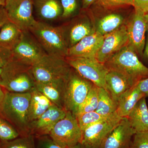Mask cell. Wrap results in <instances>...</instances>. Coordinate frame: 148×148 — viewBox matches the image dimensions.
<instances>
[{
    "mask_svg": "<svg viewBox=\"0 0 148 148\" xmlns=\"http://www.w3.org/2000/svg\"><path fill=\"white\" fill-rule=\"evenodd\" d=\"M124 18L121 14L110 13L100 18L95 29L96 32L104 36L118 29L124 24Z\"/></svg>",
    "mask_w": 148,
    "mask_h": 148,
    "instance_id": "d4e9b609",
    "label": "cell"
},
{
    "mask_svg": "<svg viewBox=\"0 0 148 148\" xmlns=\"http://www.w3.org/2000/svg\"><path fill=\"white\" fill-rule=\"evenodd\" d=\"M67 112L52 105L44 113L30 124V134L35 137L49 135L56 124L64 118Z\"/></svg>",
    "mask_w": 148,
    "mask_h": 148,
    "instance_id": "5bb4252c",
    "label": "cell"
},
{
    "mask_svg": "<svg viewBox=\"0 0 148 148\" xmlns=\"http://www.w3.org/2000/svg\"><path fill=\"white\" fill-rule=\"evenodd\" d=\"M97 2L101 6L106 8L122 5H134L133 0H97Z\"/></svg>",
    "mask_w": 148,
    "mask_h": 148,
    "instance_id": "836d02e7",
    "label": "cell"
},
{
    "mask_svg": "<svg viewBox=\"0 0 148 148\" xmlns=\"http://www.w3.org/2000/svg\"><path fill=\"white\" fill-rule=\"evenodd\" d=\"M130 148H148V130L136 132L132 138Z\"/></svg>",
    "mask_w": 148,
    "mask_h": 148,
    "instance_id": "1f68e13d",
    "label": "cell"
},
{
    "mask_svg": "<svg viewBox=\"0 0 148 148\" xmlns=\"http://www.w3.org/2000/svg\"><path fill=\"white\" fill-rule=\"evenodd\" d=\"M9 21L4 6H0V31L3 26Z\"/></svg>",
    "mask_w": 148,
    "mask_h": 148,
    "instance_id": "74e56055",
    "label": "cell"
},
{
    "mask_svg": "<svg viewBox=\"0 0 148 148\" xmlns=\"http://www.w3.org/2000/svg\"><path fill=\"white\" fill-rule=\"evenodd\" d=\"M12 51L0 46V68H3L13 58Z\"/></svg>",
    "mask_w": 148,
    "mask_h": 148,
    "instance_id": "e575fe53",
    "label": "cell"
},
{
    "mask_svg": "<svg viewBox=\"0 0 148 148\" xmlns=\"http://www.w3.org/2000/svg\"><path fill=\"white\" fill-rule=\"evenodd\" d=\"M49 135L59 145L69 148L81 143L82 130L77 117L67 112L65 116L56 124Z\"/></svg>",
    "mask_w": 148,
    "mask_h": 148,
    "instance_id": "52a82bcc",
    "label": "cell"
},
{
    "mask_svg": "<svg viewBox=\"0 0 148 148\" xmlns=\"http://www.w3.org/2000/svg\"><path fill=\"white\" fill-rule=\"evenodd\" d=\"M66 80L48 83L36 82V88L46 96L53 105L64 109Z\"/></svg>",
    "mask_w": 148,
    "mask_h": 148,
    "instance_id": "ffe728a7",
    "label": "cell"
},
{
    "mask_svg": "<svg viewBox=\"0 0 148 148\" xmlns=\"http://www.w3.org/2000/svg\"><path fill=\"white\" fill-rule=\"evenodd\" d=\"M128 35L126 24L104 36L103 44L96 56L99 62L105 64L114 54L127 45Z\"/></svg>",
    "mask_w": 148,
    "mask_h": 148,
    "instance_id": "4fadbf2b",
    "label": "cell"
},
{
    "mask_svg": "<svg viewBox=\"0 0 148 148\" xmlns=\"http://www.w3.org/2000/svg\"><path fill=\"white\" fill-rule=\"evenodd\" d=\"M112 114L106 116L100 114L95 111L79 115L77 116V118L79 127L82 131L87 127L108 119Z\"/></svg>",
    "mask_w": 148,
    "mask_h": 148,
    "instance_id": "4316f807",
    "label": "cell"
},
{
    "mask_svg": "<svg viewBox=\"0 0 148 148\" xmlns=\"http://www.w3.org/2000/svg\"><path fill=\"white\" fill-rule=\"evenodd\" d=\"M93 84L71 68L66 82L64 109L77 116L78 111Z\"/></svg>",
    "mask_w": 148,
    "mask_h": 148,
    "instance_id": "8992f818",
    "label": "cell"
},
{
    "mask_svg": "<svg viewBox=\"0 0 148 148\" xmlns=\"http://www.w3.org/2000/svg\"><path fill=\"white\" fill-rule=\"evenodd\" d=\"M34 7L38 16L44 22L56 21L63 14L60 0H34Z\"/></svg>",
    "mask_w": 148,
    "mask_h": 148,
    "instance_id": "d6986e66",
    "label": "cell"
},
{
    "mask_svg": "<svg viewBox=\"0 0 148 148\" xmlns=\"http://www.w3.org/2000/svg\"><path fill=\"white\" fill-rule=\"evenodd\" d=\"M36 148H64L53 141L49 135L35 137Z\"/></svg>",
    "mask_w": 148,
    "mask_h": 148,
    "instance_id": "d6a6232c",
    "label": "cell"
},
{
    "mask_svg": "<svg viewBox=\"0 0 148 148\" xmlns=\"http://www.w3.org/2000/svg\"><path fill=\"white\" fill-rule=\"evenodd\" d=\"M0 86L9 92H32L36 89L32 66L23 64L13 57L3 68Z\"/></svg>",
    "mask_w": 148,
    "mask_h": 148,
    "instance_id": "7a4b0ae2",
    "label": "cell"
},
{
    "mask_svg": "<svg viewBox=\"0 0 148 148\" xmlns=\"http://www.w3.org/2000/svg\"><path fill=\"white\" fill-rule=\"evenodd\" d=\"M131 48L125 46L104 64L108 69L120 72L134 85L148 77V68L140 61Z\"/></svg>",
    "mask_w": 148,
    "mask_h": 148,
    "instance_id": "277c9868",
    "label": "cell"
},
{
    "mask_svg": "<svg viewBox=\"0 0 148 148\" xmlns=\"http://www.w3.org/2000/svg\"><path fill=\"white\" fill-rule=\"evenodd\" d=\"M136 85L139 90L146 97H148V77L141 80Z\"/></svg>",
    "mask_w": 148,
    "mask_h": 148,
    "instance_id": "8d00e7d4",
    "label": "cell"
},
{
    "mask_svg": "<svg viewBox=\"0 0 148 148\" xmlns=\"http://www.w3.org/2000/svg\"><path fill=\"white\" fill-rule=\"evenodd\" d=\"M127 118L136 132L148 131V107L146 97H143L138 101Z\"/></svg>",
    "mask_w": 148,
    "mask_h": 148,
    "instance_id": "44dd1931",
    "label": "cell"
},
{
    "mask_svg": "<svg viewBox=\"0 0 148 148\" xmlns=\"http://www.w3.org/2000/svg\"><path fill=\"white\" fill-rule=\"evenodd\" d=\"M136 132L127 117L123 118L107 136L101 148H130Z\"/></svg>",
    "mask_w": 148,
    "mask_h": 148,
    "instance_id": "9a60e30c",
    "label": "cell"
},
{
    "mask_svg": "<svg viewBox=\"0 0 148 148\" xmlns=\"http://www.w3.org/2000/svg\"><path fill=\"white\" fill-rule=\"evenodd\" d=\"M29 32L49 55L66 58L69 47L62 26L54 27L47 22L36 21Z\"/></svg>",
    "mask_w": 148,
    "mask_h": 148,
    "instance_id": "3957f363",
    "label": "cell"
},
{
    "mask_svg": "<svg viewBox=\"0 0 148 148\" xmlns=\"http://www.w3.org/2000/svg\"><path fill=\"white\" fill-rule=\"evenodd\" d=\"M7 0H0V6H4Z\"/></svg>",
    "mask_w": 148,
    "mask_h": 148,
    "instance_id": "7bdbcfd3",
    "label": "cell"
},
{
    "mask_svg": "<svg viewBox=\"0 0 148 148\" xmlns=\"http://www.w3.org/2000/svg\"><path fill=\"white\" fill-rule=\"evenodd\" d=\"M145 14L141 11L135 9V12L126 24L128 38L127 45L140 56L143 55L146 34L148 30V23Z\"/></svg>",
    "mask_w": 148,
    "mask_h": 148,
    "instance_id": "7c38bea8",
    "label": "cell"
},
{
    "mask_svg": "<svg viewBox=\"0 0 148 148\" xmlns=\"http://www.w3.org/2000/svg\"><path fill=\"white\" fill-rule=\"evenodd\" d=\"M105 81L106 90L108 91L117 105L121 95L135 85L124 75L112 69H108Z\"/></svg>",
    "mask_w": 148,
    "mask_h": 148,
    "instance_id": "ac0fdd59",
    "label": "cell"
},
{
    "mask_svg": "<svg viewBox=\"0 0 148 148\" xmlns=\"http://www.w3.org/2000/svg\"><path fill=\"white\" fill-rule=\"evenodd\" d=\"M136 84L122 94L118 102L116 112L118 115L122 118L127 117L138 101L145 97Z\"/></svg>",
    "mask_w": 148,
    "mask_h": 148,
    "instance_id": "7402d4cb",
    "label": "cell"
},
{
    "mask_svg": "<svg viewBox=\"0 0 148 148\" xmlns=\"http://www.w3.org/2000/svg\"><path fill=\"white\" fill-rule=\"evenodd\" d=\"M69 49L76 44L85 37L95 33V28L85 16H80L69 24L62 25Z\"/></svg>",
    "mask_w": 148,
    "mask_h": 148,
    "instance_id": "2e32d148",
    "label": "cell"
},
{
    "mask_svg": "<svg viewBox=\"0 0 148 148\" xmlns=\"http://www.w3.org/2000/svg\"><path fill=\"white\" fill-rule=\"evenodd\" d=\"M7 90L0 86V114L4 103Z\"/></svg>",
    "mask_w": 148,
    "mask_h": 148,
    "instance_id": "f35d334b",
    "label": "cell"
},
{
    "mask_svg": "<svg viewBox=\"0 0 148 148\" xmlns=\"http://www.w3.org/2000/svg\"><path fill=\"white\" fill-rule=\"evenodd\" d=\"M69 148H85L84 146L81 143H79L78 144H77L76 145L72 147H71Z\"/></svg>",
    "mask_w": 148,
    "mask_h": 148,
    "instance_id": "b9f144b4",
    "label": "cell"
},
{
    "mask_svg": "<svg viewBox=\"0 0 148 148\" xmlns=\"http://www.w3.org/2000/svg\"><path fill=\"white\" fill-rule=\"evenodd\" d=\"M12 51L13 58L23 64L32 66L47 54L29 31L23 32L20 41Z\"/></svg>",
    "mask_w": 148,
    "mask_h": 148,
    "instance_id": "9c48e42d",
    "label": "cell"
},
{
    "mask_svg": "<svg viewBox=\"0 0 148 148\" xmlns=\"http://www.w3.org/2000/svg\"><path fill=\"white\" fill-rule=\"evenodd\" d=\"M135 9L139 10L144 13H148V0H133Z\"/></svg>",
    "mask_w": 148,
    "mask_h": 148,
    "instance_id": "d590c367",
    "label": "cell"
},
{
    "mask_svg": "<svg viewBox=\"0 0 148 148\" xmlns=\"http://www.w3.org/2000/svg\"><path fill=\"white\" fill-rule=\"evenodd\" d=\"M3 68H0V83L1 80V75L2 73Z\"/></svg>",
    "mask_w": 148,
    "mask_h": 148,
    "instance_id": "ee69618b",
    "label": "cell"
},
{
    "mask_svg": "<svg viewBox=\"0 0 148 148\" xmlns=\"http://www.w3.org/2000/svg\"><path fill=\"white\" fill-rule=\"evenodd\" d=\"M122 118L116 112L108 119L86 128L82 131L81 143L85 148H101L109 133Z\"/></svg>",
    "mask_w": 148,
    "mask_h": 148,
    "instance_id": "8fae6325",
    "label": "cell"
},
{
    "mask_svg": "<svg viewBox=\"0 0 148 148\" xmlns=\"http://www.w3.org/2000/svg\"><path fill=\"white\" fill-rule=\"evenodd\" d=\"M71 67L66 58L46 54L32 66L36 82H56L66 79Z\"/></svg>",
    "mask_w": 148,
    "mask_h": 148,
    "instance_id": "5b68a950",
    "label": "cell"
},
{
    "mask_svg": "<svg viewBox=\"0 0 148 148\" xmlns=\"http://www.w3.org/2000/svg\"><path fill=\"white\" fill-rule=\"evenodd\" d=\"M23 32L9 21L0 31V46L12 51L21 40Z\"/></svg>",
    "mask_w": 148,
    "mask_h": 148,
    "instance_id": "cb8c5ba5",
    "label": "cell"
},
{
    "mask_svg": "<svg viewBox=\"0 0 148 148\" xmlns=\"http://www.w3.org/2000/svg\"><path fill=\"white\" fill-rule=\"evenodd\" d=\"M0 148H2L1 147V146H0Z\"/></svg>",
    "mask_w": 148,
    "mask_h": 148,
    "instance_id": "bcb514c9",
    "label": "cell"
},
{
    "mask_svg": "<svg viewBox=\"0 0 148 148\" xmlns=\"http://www.w3.org/2000/svg\"><path fill=\"white\" fill-rule=\"evenodd\" d=\"M145 17L146 20H147L148 23V13L146 14H145Z\"/></svg>",
    "mask_w": 148,
    "mask_h": 148,
    "instance_id": "f6af8a7d",
    "label": "cell"
},
{
    "mask_svg": "<svg viewBox=\"0 0 148 148\" xmlns=\"http://www.w3.org/2000/svg\"><path fill=\"white\" fill-rule=\"evenodd\" d=\"M2 148H36L35 137L32 135L19 136L10 141L0 143Z\"/></svg>",
    "mask_w": 148,
    "mask_h": 148,
    "instance_id": "f1b7e54d",
    "label": "cell"
},
{
    "mask_svg": "<svg viewBox=\"0 0 148 148\" xmlns=\"http://www.w3.org/2000/svg\"><path fill=\"white\" fill-rule=\"evenodd\" d=\"M31 95L28 112L30 124L44 113L53 104L46 96L36 89L31 92Z\"/></svg>",
    "mask_w": 148,
    "mask_h": 148,
    "instance_id": "603a6c76",
    "label": "cell"
},
{
    "mask_svg": "<svg viewBox=\"0 0 148 148\" xmlns=\"http://www.w3.org/2000/svg\"><path fill=\"white\" fill-rule=\"evenodd\" d=\"M98 87L93 84L79 109L76 117L81 114L95 111L98 107Z\"/></svg>",
    "mask_w": 148,
    "mask_h": 148,
    "instance_id": "83f0119b",
    "label": "cell"
},
{
    "mask_svg": "<svg viewBox=\"0 0 148 148\" xmlns=\"http://www.w3.org/2000/svg\"><path fill=\"white\" fill-rule=\"evenodd\" d=\"M19 136L16 129L0 114V143L10 141Z\"/></svg>",
    "mask_w": 148,
    "mask_h": 148,
    "instance_id": "f546056e",
    "label": "cell"
},
{
    "mask_svg": "<svg viewBox=\"0 0 148 148\" xmlns=\"http://www.w3.org/2000/svg\"><path fill=\"white\" fill-rule=\"evenodd\" d=\"M4 7L9 20L22 32L29 31L37 21L33 14L34 0H7Z\"/></svg>",
    "mask_w": 148,
    "mask_h": 148,
    "instance_id": "30bf717a",
    "label": "cell"
},
{
    "mask_svg": "<svg viewBox=\"0 0 148 148\" xmlns=\"http://www.w3.org/2000/svg\"><path fill=\"white\" fill-rule=\"evenodd\" d=\"M31 92H13L7 91L1 114L12 125L19 136L30 134L28 112Z\"/></svg>",
    "mask_w": 148,
    "mask_h": 148,
    "instance_id": "6da1fadb",
    "label": "cell"
},
{
    "mask_svg": "<svg viewBox=\"0 0 148 148\" xmlns=\"http://www.w3.org/2000/svg\"><path fill=\"white\" fill-rule=\"evenodd\" d=\"M69 65L85 79L106 89L105 78L108 69L96 58L66 57Z\"/></svg>",
    "mask_w": 148,
    "mask_h": 148,
    "instance_id": "ba28073f",
    "label": "cell"
},
{
    "mask_svg": "<svg viewBox=\"0 0 148 148\" xmlns=\"http://www.w3.org/2000/svg\"><path fill=\"white\" fill-rule=\"evenodd\" d=\"M117 103L106 89L98 87V104L95 112L102 115L109 116L116 112Z\"/></svg>",
    "mask_w": 148,
    "mask_h": 148,
    "instance_id": "484cf974",
    "label": "cell"
},
{
    "mask_svg": "<svg viewBox=\"0 0 148 148\" xmlns=\"http://www.w3.org/2000/svg\"><path fill=\"white\" fill-rule=\"evenodd\" d=\"M104 39V36L95 32L70 47L67 57L96 58Z\"/></svg>",
    "mask_w": 148,
    "mask_h": 148,
    "instance_id": "e0dca14e",
    "label": "cell"
},
{
    "mask_svg": "<svg viewBox=\"0 0 148 148\" xmlns=\"http://www.w3.org/2000/svg\"><path fill=\"white\" fill-rule=\"evenodd\" d=\"M63 8L61 18H69L74 15L78 7L77 0H60Z\"/></svg>",
    "mask_w": 148,
    "mask_h": 148,
    "instance_id": "4dcf8cb0",
    "label": "cell"
},
{
    "mask_svg": "<svg viewBox=\"0 0 148 148\" xmlns=\"http://www.w3.org/2000/svg\"><path fill=\"white\" fill-rule=\"evenodd\" d=\"M83 8L86 9L90 7L97 0H82Z\"/></svg>",
    "mask_w": 148,
    "mask_h": 148,
    "instance_id": "ab89813d",
    "label": "cell"
},
{
    "mask_svg": "<svg viewBox=\"0 0 148 148\" xmlns=\"http://www.w3.org/2000/svg\"><path fill=\"white\" fill-rule=\"evenodd\" d=\"M147 38H146L145 44V48H144L143 55L148 59V30L147 31Z\"/></svg>",
    "mask_w": 148,
    "mask_h": 148,
    "instance_id": "60d3db41",
    "label": "cell"
}]
</instances>
